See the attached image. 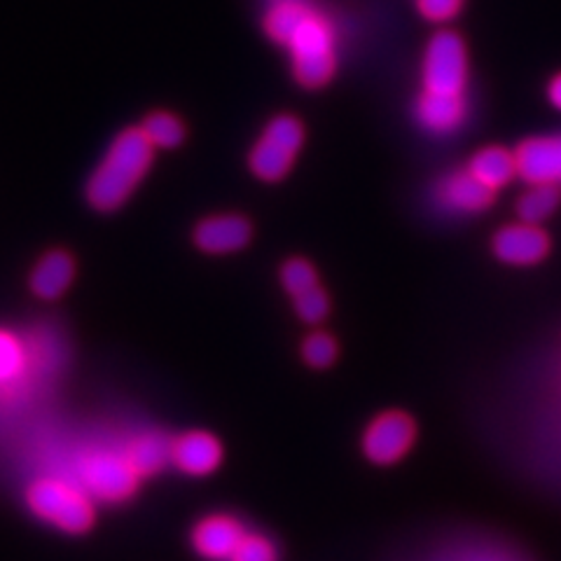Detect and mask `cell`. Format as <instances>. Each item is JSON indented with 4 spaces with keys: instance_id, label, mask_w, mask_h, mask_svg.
Returning <instances> with one entry per match:
<instances>
[{
    "instance_id": "cell-1",
    "label": "cell",
    "mask_w": 561,
    "mask_h": 561,
    "mask_svg": "<svg viewBox=\"0 0 561 561\" xmlns=\"http://www.w3.org/2000/svg\"><path fill=\"white\" fill-rule=\"evenodd\" d=\"M154 146L144 129H127L117 136L108 157L92 175L87 197L99 210H115L125 204L152 164Z\"/></svg>"
},
{
    "instance_id": "cell-20",
    "label": "cell",
    "mask_w": 561,
    "mask_h": 561,
    "mask_svg": "<svg viewBox=\"0 0 561 561\" xmlns=\"http://www.w3.org/2000/svg\"><path fill=\"white\" fill-rule=\"evenodd\" d=\"M144 134L148 136L150 144L154 148H179L185 138V129L183 122L179 117H173L171 113H154L150 117H146L144 122Z\"/></svg>"
},
{
    "instance_id": "cell-27",
    "label": "cell",
    "mask_w": 561,
    "mask_h": 561,
    "mask_svg": "<svg viewBox=\"0 0 561 561\" xmlns=\"http://www.w3.org/2000/svg\"><path fill=\"white\" fill-rule=\"evenodd\" d=\"M548 99H550V103L554 105L557 111H561V73L552 78V82L548 87Z\"/></svg>"
},
{
    "instance_id": "cell-16",
    "label": "cell",
    "mask_w": 561,
    "mask_h": 561,
    "mask_svg": "<svg viewBox=\"0 0 561 561\" xmlns=\"http://www.w3.org/2000/svg\"><path fill=\"white\" fill-rule=\"evenodd\" d=\"M468 171L476 179L486 185L489 190H501L511 183L517 175V160L515 152H507L505 148H482L476 157H472Z\"/></svg>"
},
{
    "instance_id": "cell-22",
    "label": "cell",
    "mask_w": 561,
    "mask_h": 561,
    "mask_svg": "<svg viewBox=\"0 0 561 561\" xmlns=\"http://www.w3.org/2000/svg\"><path fill=\"white\" fill-rule=\"evenodd\" d=\"M302 358L313 370H325L337 358V342L328 332H313L302 344Z\"/></svg>"
},
{
    "instance_id": "cell-3",
    "label": "cell",
    "mask_w": 561,
    "mask_h": 561,
    "mask_svg": "<svg viewBox=\"0 0 561 561\" xmlns=\"http://www.w3.org/2000/svg\"><path fill=\"white\" fill-rule=\"evenodd\" d=\"M26 501L31 511L66 534H84L94 524V503L82 486L57 478L33 482Z\"/></svg>"
},
{
    "instance_id": "cell-13",
    "label": "cell",
    "mask_w": 561,
    "mask_h": 561,
    "mask_svg": "<svg viewBox=\"0 0 561 561\" xmlns=\"http://www.w3.org/2000/svg\"><path fill=\"white\" fill-rule=\"evenodd\" d=\"M171 461L187 476H208L222 461V447L210 433H187L171 445Z\"/></svg>"
},
{
    "instance_id": "cell-24",
    "label": "cell",
    "mask_w": 561,
    "mask_h": 561,
    "mask_svg": "<svg viewBox=\"0 0 561 561\" xmlns=\"http://www.w3.org/2000/svg\"><path fill=\"white\" fill-rule=\"evenodd\" d=\"M230 561H278L274 542L260 534H245Z\"/></svg>"
},
{
    "instance_id": "cell-23",
    "label": "cell",
    "mask_w": 561,
    "mask_h": 561,
    "mask_svg": "<svg viewBox=\"0 0 561 561\" xmlns=\"http://www.w3.org/2000/svg\"><path fill=\"white\" fill-rule=\"evenodd\" d=\"M293 305H295L297 316H300V319L309 325L323 323L330 313V300L321 286H316L313 290H309L300 297H293Z\"/></svg>"
},
{
    "instance_id": "cell-10",
    "label": "cell",
    "mask_w": 561,
    "mask_h": 561,
    "mask_svg": "<svg viewBox=\"0 0 561 561\" xmlns=\"http://www.w3.org/2000/svg\"><path fill=\"white\" fill-rule=\"evenodd\" d=\"M435 202L449 214H482L494 204V190L482 185L468 169H461L437 183Z\"/></svg>"
},
{
    "instance_id": "cell-26",
    "label": "cell",
    "mask_w": 561,
    "mask_h": 561,
    "mask_svg": "<svg viewBox=\"0 0 561 561\" xmlns=\"http://www.w3.org/2000/svg\"><path fill=\"white\" fill-rule=\"evenodd\" d=\"M463 0H416V10L428 22L443 24L461 12Z\"/></svg>"
},
{
    "instance_id": "cell-5",
    "label": "cell",
    "mask_w": 561,
    "mask_h": 561,
    "mask_svg": "<svg viewBox=\"0 0 561 561\" xmlns=\"http://www.w3.org/2000/svg\"><path fill=\"white\" fill-rule=\"evenodd\" d=\"M468 84L466 45L451 31L435 33L424 55V92L463 94Z\"/></svg>"
},
{
    "instance_id": "cell-7",
    "label": "cell",
    "mask_w": 561,
    "mask_h": 561,
    "mask_svg": "<svg viewBox=\"0 0 561 561\" xmlns=\"http://www.w3.org/2000/svg\"><path fill=\"white\" fill-rule=\"evenodd\" d=\"M414 437L416 426L405 412H383L367 426L363 451L377 466H393L412 449Z\"/></svg>"
},
{
    "instance_id": "cell-19",
    "label": "cell",
    "mask_w": 561,
    "mask_h": 561,
    "mask_svg": "<svg viewBox=\"0 0 561 561\" xmlns=\"http://www.w3.org/2000/svg\"><path fill=\"white\" fill-rule=\"evenodd\" d=\"M561 202V190L559 185H529V190L517 199V216L522 222L529 225H540L542 220H548L557 206Z\"/></svg>"
},
{
    "instance_id": "cell-8",
    "label": "cell",
    "mask_w": 561,
    "mask_h": 561,
    "mask_svg": "<svg viewBox=\"0 0 561 561\" xmlns=\"http://www.w3.org/2000/svg\"><path fill=\"white\" fill-rule=\"evenodd\" d=\"M491 249H494V255L501 262H505V265L531 267L548 257L550 237L538 225H529V222L505 225L503 230L496 232Z\"/></svg>"
},
{
    "instance_id": "cell-18",
    "label": "cell",
    "mask_w": 561,
    "mask_h": 561,
    "mask_svg": "<svg viewBox=\"0 0 561 561\" xmlns=\"http://www.w3.org/2000/svg\"><path fill=\"white\" fill-rule=\"evenodd\" d=\"M127 459L138 472V478H146L157 470H162L167 461H171V445L164 435L148 433L131 443Z\"/></svg>"
},
{
    "instance_id": "cell-17",
    "label": "cell",
    "mask_w": 561,
    "mask_h": 561,
    "mask_svg": "<svg viewBox=\"0 0 561 561\" xmlns=\"http://www.w3.org/2000/svg\"><path fill=\"white\" fill-rule=\"evenodd\" d=\"M313 8L307 0H274L265 14V31L274 43L286 45L295 28L305 22Z\"/></svg>"
},
{
    "instance_id": "cell-4",
    "label": "cell",
    "mask_w": 561,
    "mask_h": 561,
    "mask_svg": "<svg viewBox=\"0 0 561 561\" xmlns=\"http://www.w3.org/2000/svg\"><path fill=\"white\" fill-rule=\"evenodd\" d=\"M305 144L302 122L293 115H278L257 138L249 154V167L255 179L276 183L286 179Z\"/></svg>"
},
{
    "instance_id": "cell-9",
    "label": "cell",
    "mask_w": 561,
    "mask_h": 561,
    "mask_svg": "<svg viewBox=\"0 0 561 561\" xmlns=\"http://www.w3.org/2000/svg\"><path fill=\"white\" fill-rule=\"evenodd\" d=\"M515 160L517 175L529 185H561V136L524 140Z\"/></svg>"
},
{
    "instance_id": "cell-25",
    "label": "cell",
    "mask_w": 561,
    "mask_h": 561,
    "mask_svg": "<svg viewBox=\"0 0 561 561\" xmlns=\"http://www.w3.org/2000/svg\"><path fill=\"white\" fill-rule=\"evenodd\" d=\"M22 346L8 332H0V381L14 379L22 370Z\"/></svg>"
},
{
    "instance_id": "cell-6",
    "label": "cell",
    "mask_w": 561,
    "mask_h": 561,
    "mask_svg": "<svg viewBox=\"0 0 561 561\" xmlns=\"http://www.w3.org/2000/svg\"><path fill=\"white\" fill-rule=\"evenodd\" d=\"M82 489L99 501H127L138 486V472L129 463L127 454L96 451L80 463Z\"/></svg>"
},
{
    "instance_id": "cell-21",
    "label": "cell",
    "mask_w": 561,
    "mask_h": 561,
    "mask_svg": "<svg viewBox=\"0 0 561 561\" xmlns=\"http://www.w3.org/2000/svg\"><path fill=\"white\" fill-rule=\"evenodd\" d=\"M280 284H284L290 297H300L319 286V276H316V270L307 260L293 257L284 267H280Z\"/></svg>"
},
{
    "instance_id": "cell-12",
    "label": "cell",
    "mask_w": 561,
    "mask_h": 561,
    "mask_svg": "<svg viewBox=\"0 0 561 561\" xmlns=\"http://www.w3.org/2000/svg\"><path fill=\"white\" fill-rule=\"evenodd\" d=\"M251 222L241 216H214L197 225L195 243L204 253H237L251 243Z\"/></svg>"
},
{
    "instance_id": "cell-11",
    "label": "cell",
    "mask_w": 561,
    "mask_h": 561,
    "mask_svg": "<svg viewBox=\"0 0 561 561\" xmlns=\"http://www.w3.org/2000/svg\"><path fill=\"white\" fill-rule=\"evenodd\" d=\"M245 536L243 524L230 515H210L192 531V546L197 554L210 561H230L232 552Z\"/></svg>"
},
{
    "instance_id": "cell-15",
    "label": "cell",
    "mask_w": 561,
    "mask_h": 561,
    "mask_svg": "<svg viewBox=\"0 0 561 561\" xmlns=\"http://www.w3.org/2000/svg\"><path fill=\"white\" fill-rule=\"evenodd\" d=\"M73 272L76 267L70 255L55 251L38 262V267H35L31 276V288L43 300H57V297L66 293L70 280H73Z\"/></svg>"
},
{
    "instance_id": "cell-14",
    "label": "cell",
    "mask_w": 561,
    "mask_h": 561,
    "mask_svg": "<svg viewBox=\"0 0 561 561\" xmlns=\"http://www.w3.org/2000/svg\"><path fill=\"white\" fill-rule=\"evenodd\" d=\"M468 115L463 94H433L424 92L416 101V119L421 127L437 136H447L459 129Z\"/></svg>"
},
{
    "instance_id": "cell-2",
    "label": "cell",
    "mask_w": 561,
    "mask_h": 561,
    "mask_svg": "<svg viewBox=\"0 0 561 561\" xmlns=\"http://www.w3.org/2000/svg\"><path fill=\"white\" fill-rule=\"evenodd\" d=\"M286 47L293 57L295 80L307 90H319L335 76V28L323 14L311 10L295 28Z\"/></svg>"
}]
</instances>
